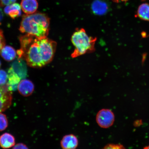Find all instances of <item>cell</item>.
<instances>
[{"label":"cell","mask_w":149,"mask_h":149,"mask_svg":"<svg viewBox=\"0 0 149 149\" xmlns=\"http://www.w3.org/2000/svg\"><path fill=\"white\" fill-rule=\"evenodd\" d=\"M122 1L126 2L128 1V0H113V1H114L115 2H116L117 3H118L119 1Z\"/></svg>","instance_id":"23"},{"label":"cell","mask_w":149,"mask_h":149,"mask_svg":"<svg viewBox=\"0 0 149 149\" xmlns=\"http://www.w3.org/2000/svg\"><path fill=\"white\" fill-rule=\"evenodd\" d=\"M16 0H0V6H6L16 2Z\"/></svg>","instance_id":"19"},{"label":"cell","mask_w":149,"mask_h":149,"mask_svg":"<svg viewBox=\"0 0 149 149\" xmlns=\"http://www.w3.org/2000/svg\"><path fill=\"white\" fill-rule=\"evenodd\" d=\"M1 61H0V67H1Z\"/></svg>","instance_id":"25"},{"label":"cell","mask_w":149,"mask_h":149,"mask_svg":"<svg viewBox=\"0 0 149 149\" xmlns=\"http://www.w3.org/2000/svg\"><path fill=\"white\" fill-rule=\"evenodd\" d=\"M18 58L25 61L31 68H41L49 64L54 56L57 44L47 37L38 38L26 35L20 37Z\"/></svg>","instance_id":"1"},{"label":"cell","mask_w":149,"mask_h":149,"mask_svg":"<svg viewBox=\"0 0 149 149\" xmlns=\"http://www.w3.org/2000/svg\"><path fill=\"white\" fill-rule=\"evenodd\" d=\"M50 19L46 14L35 12L24 15L22 17L19 31L26 35L38 38L47 37L50 29Z\"/></svg>","instance_id":"2"},{"label":"cell","mask_w":149,"mask_h":149,"mask_svg":"<svg viewBox=\"0 0 149 149\" xmlns=\"http://www.w3.org/2000/svg\"><path fill=\"white\" fill-rule=\"evenodd\" d=\"M0 54L1 57L7 61L13 60L17 54L14 48L9 46L3 47L0 51Z\"/></svg>","instance_id":"14"},{"label":"cell","mask_w":149,"mask_h":149,"mask_svg":"<svg viewBox=\"0 0 149 149\" xmlns=\"http://www.w3.org/2000/svg\"><path fill=\"white\" fill-rule=\"evenodd\" d=\"M136 16L140 19L149 21V3H144L141 4L138 8Z\"/></svg>","instance_id":"15"},{"label":"cell","mask_w":149,"mask_h":149,"mask_svg":"<svg viewBox=\"0 0 149 149\" xmlns=\"http://www.w3.org/2000/svg\"><path fill=\"white\" fill-rule=\"evenodd\" d=\"M115 120V115L110 109H102L96 115V120L100 127L107 128L113 125Z\"/></svg>","instance_id":"4"},{"label":"cell","mask_w":149,"mask_h":149,"mask_svg":"<svg viewBox=\"0 0 149 149\" xmlns=\"http://www.w3.org/2000/svg\"><path fill=\"white\" fill-rule=\"evenodd\" d=\"M23 59L18 58L12 65V68L20 79H24L27 75V69Z\"/></svg>","instance_id":"10"},{"label":"cell","mask_w":149,"mask_h":149,"mask_svg":"<svg viewBox=\"0 0 149 149\" xmlns=\"http://www.w3.org/2000/svg\"><path fill=\"white\" fill-rule=\"evenodd\" d=\"M15 144L14 137L11 134L5 133L0 137V146L3 149H8L14 146Z\"/></svg>","instance_id":"13"},{"label":"cell","mask_w":149,"mask_h":149,"mask_svg":"<svg viewBox=\"0 0 149 149\" xmlns=\"http://www.w3.org/2000/svg\"><path fill=\"white\" fill-rule=\"evenodd\" d=\"M12 100V92L7 88V85L0 87V113L10 107Z\"/></svg>","instance_id":"5"},{"label":"cell","mask_w":149,"mask_h":149,"mask_svg":"<svg viewBox=\"0 0 149 149\" xmlns=\"http://www.w3.org/2000/svg\"><path fill=\"white\" fill-rule=\"evenodd\" d=\"M7 74L8 79L6 84L7 88L12 92L15 91L18 88L19 84L21 79L15 72L12 67L9 69Z\"/></svg>","instance_id":"6"},{"label":"cell","mask_w":149,"mask_h":149,"mask_svg":"<svg viewBox=\"0 0 149 149\" xmlns=\"http://www.w3.org/2000/svg\"><path fill=\"white\" fill-rule=\"evenodd\" d=\"M20 94L24 96H29L34 91V86L32 82L29 80L24 79L20 81L18 87Z\"/></svg>","instance_id":"8"},{"label":"cell","mask_w":149,"mask_h":149,"mask_svg":"<svg viewBox=\"0 0 149 149\" xmlns=\"http://www.w3.org/2000/svg\"><path fill=\"white\" fill-rule=\"evenodd\" d=\"M143 149H149V145L148 146L145 147Z\"/></svg>","instance_id":"24"},{"label":"cell","mask_w":149,"mask_h":149,"mask_svg":"<svg viewBox=\"0 0 149 149\" xmlns=\"http://www.w3.org/2000/svg\"><path fill=\"white\" fill-rule=\"evenodd\" d=\"M21 7L20 5L16 3L5 6L4 12L11 18H16L21 15Z\"/></svg>","instance_id":"11"},{"label":"cell","mask_w":149,"mask_h":149,"mask_svg":"<svg viewBox=\"0 0 149 149\" xmlns=\"http://www.w3.org/2000/svg\"><path fill=\"white\" fill-rule=\"evenodd\" d=\"M20 5L22 10L26 14L36 12L38 6L37 0H22Z\"/></svg>","instance_id":"9"},{"label":"cell","mask_w":149,"mask_h":149,"mask_svg":"<svg viewBox=\"0 0 149 149\" xmlns=\"http://www.w3.org/2000/svg\"><path fill=\"white\" fill-rule=\"evenodd\" d=\"M8 74L4 70H0V87H3L6 85Z\"/></svg>","instance_id":"17"},{"label":"cell","mask_w":149,"mask_h":149,"mask_svg":"<svg viewBox=\"0 0 149 149\" xmlns=\"http://www.w3.org/2000/svg\"><path fill=\"white\" fill-rule=\"evenodd\" d=\"M92 9L95 14L102 15L107 13L109 7L105 2L101 0H95L92 3Z\"/></svg>","instance_id":"12"},{"label":"cell","mask_w":149,"mask_h":149,"mask_svg":"<svg viewBox=\"0 0 149 149\" xmlns=\"http://www.w3.org/2000/svg\"><path fill=\"white\" fill-rule=\"evenodd\" d=\"M96 40V38L89 36L84 29H77L72 36L71 41L74 47L72 57H77L94 51Z\"/></svg>","instance_id":"3"},{"label":"cell","mask_w":149,"mask_h":149,"mask_svg":"<svg viewBox=\"0 0 149 149\" xmlns=\"http://www.w3.org/2000/svg\"><path fill=\"white\" fill-rule=\"evenodd\" d=\"M3 18V13L1 9L0 8V23L2 19Z\"/></svg>","instance_id":"22"},{"label":"cell","mask_w":149,"mask_h":149,"mask_svg":"<svg viewBox=\"0 0 149 149\" xmlns=\"http://www.w3.org/2000/svg\"><path fill=\"white\" fill-rule=\"evenodd\" d=\"M5 41L3 31L0 29V51L5 46Z\"/></svg>","instance_id":"20"},{"label":"cell","mask_w":149,"mask_h":149,"mask_svg":"<svg viewBox=\"0 0 149 149\" xmlns=\"http://www.w3.org/2000/svg\"><path fill=\"white\" fill-rule=\"evenodd\" d=\"M8 125V120L6 116L0 113V131H2L6 129Z\"/></svg>","instance_id":"16"},{"label":"cell","mask_w":149,"mask_h":149,"mask_svg":"<svg viewBox=\"0 0 149 149\" xmlns=\"http://www.w3.org/2000/svg\"><path fill=\"white\" fill-rule=\"evenodd\" d=\"M102 149H126L123 145L120 144H108Z\"/></svg>","instance_id":"18"},{"label":"cell","mask_w":149,"mask_h":149,"mask_svg":"<svg viewBox=\"0 0 149 149\" xmlns=\"http://www.w3.org/2000/svg\"><path fill=\"white\" fill-rule=\"evenodd\" d=\"M12 149H29L27 146L23 143H18L14 146Z\"/></svg>","instance_id":"21"},{"label":"cell","mask_w":149,"mask_h":149,"mask_svg":"<svg viewBox=\"0 0 149 149\" xmlns=\"http://www.w3.org/2000/svg\"><path fill=\"white\" fill-rule=\"evenodd\" d=\"M78 144L77 138L72 134L64 136L61 141V147L63 149H76Z\"/></svg>","instance_id":"7"}]
</instances>
